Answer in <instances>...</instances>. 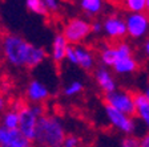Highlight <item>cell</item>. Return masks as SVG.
I'll use <instances>...</instances> for the list:
<instances>
[{"mask_svg":"<svg viewBox=\"0 0 149 147\" xmlns=\"http://www.w3.org/2000/svg\"><path fill=\"white\" fill-rule=\"evenodd\" d=\"M0 50L7 64L17 69H36L47 58V50L43 46L33 45L16 33L1 36Z\"/></svg>","mask_w":149,"mask_h":147,"instance_id":"obj_1","label":"cell"},{"mask_svg":"<svg viewBox=\"0 0 149 147\" xmlns=\"http://www.w3.org/2000/svg\"><path fill=\"white\" fill-rule=\"evenodd\" d=\"M67 131L61 118L45 113L37 121L33 142L37 147H61Z\"/></svg>","mask_w":149,"mask_h":147,"instance_id":"obj_2","label":"cell"},{"mask_svg":"<svg viewBox=\"0 0 149 147\" xmlns=\"http://www.w3.org/2000/svg\"><path fill=\"white\" fill-rule=\"evenodd\" d=\"M19 114V125L17 130L23 134L25 139L33 142L35 133H36L37 121L41 115L47 113V109L44 105H28L27 102L16 101L13 106Z\"/></svg>","mask_w":149,"mask_h":147,"instance_id":"obj_3","label":"cell"},{"mask_svg":"<svg viewBox=\"0 0 149 147\" xmlns=\"http://www.w3.org/2000/svg\"><path fill=\"white\" fill-rule=\"evenodd\" d=\"M61 35L69 45H80L91 36V21L84 17H71L63 27Z\"/></svg>","mask_w":149,"mask_h":147,"instance_id":"obj_4","label":"cell"},{"mask_svg":"<svg viewBox=\"0 0 149 147\" xmlns=\"http://www.w3.org/2000/svg\"><path fill=\"white\" fill-rule=\"evenodd\" d=\"M65 60L73 66H77L83 70H92L96 68V56L88 46L84 45H69L67 49Z\"/></svg>","mask_w":149,"mask_h":147,"instance_id":"obj_5","label":"cell"},{"mask_svg":"<svg viewBox=\"0 0 149 147\" xmlns=\"http://www.w3.org/2000/svg\"><path fill=\"white\" fill-rule=\"evenodd\" d=\"M105 105L111 106L112 109L125 114V115H134V105H133V93L127 90L116 89L115 92L108 93L104 95Z\"/></svg>","mask_w":149,"mask_h":147,"instance_id":"obj_6","label":"cell"},{"mask_svg":"<svg viewBox=\"0 0 149 147\" xmlns=\"http://www.w3.org/2000/svg\"><path fill=\"white\" fill-rule=\"evenodd\" d=\"M104 113H105V117L108 119L109 125L116 129L117 131L123 133L125 135H134L137 129L136 121H134L133 117L125 115V114L120 113V111L112 109L111 106L105 105L104 106Z\"/></svg>","mask_w":149,"mask_h":147,"instance_id":"obj_7","label":"cell"},{"mask_svg":"<svg viewBox=\"0 0 149 147\" xmlns=\"http://www.w3.org/2000/svg\"><path fill=\"white\" fill-rule=\"evenodd\" d=\"M127 36L132 37L134 40H141L148 35L149 20L145 12L141 13H128L124 17Z\"/></svg>","mask_w":149,"mask_h":147,"instance_id":"obj_8","label":"cell"},{"mask_svg":"<svg viewBox=\"0 0 149 147\" xmlns=\"http://www.w3.org/2000/svg\"><path fill=\"white\" fill-rule=\"evenodd\" d=\"M102 33L111 40H123L127 36V28H125L124 17L118 13H111L101 23Z\"/></svg>","mask_w":149,"mask_h":147,"instance_id":"obj_9","label":"cell"},{"mask_svg":"<svg viewBox=\"0 0 149 147\" xmlns=\"http://www.w3.org/2000/svg\"><path fill=\"white\" fill-rule=\"evenodd\" d=\"M51 95L48 86L40 80H31L25 88V97L31 105H44Z\"/></svg>","mask_w":149,"mask_h":147,"instance_id":"obj_10","label":"cell"},{"mask_svg":"<svg viewBox=\"0 0 149 147\" xmlns=\"http://www.w3.org/2000/svg\"><path fill=\"white\" fill-rule=\"evenodd\" d=\"M93 78L95 82L99 86V89L101 90L104 94L115 92L117 89V82H116L113 74L111 73L108 68L105 66H97L93 70Z\"/></svg>","mask_w":149,"mask_h":147,"instance_id":"obj_11","label":"cell"},{"mask_svg":"<svg viewBox=\"0 0 149 147\" xmlns=\"http://www.w3.org/2000/svg\"><path fill=\"white\" fill-rule=\"evenodd\" d=\"M31 142L25 139L17 129H7L0 126V147H25Z\"/></svg>","mask_w":149,"mask_h":147,"instance_id":"obj_12","label":"cell"},{"mask_svg":"<svg viewBox=\"0 0 149 147\" xmlns=\"http://www.w3.org/2000/svg\"><path fill=\"white\" fill-rule=\"evenodd\" d=\"M133 105H134V115L139 117L140 121H143L145 126L149 123V93L137 92L133 93Z\"/></svg>","mask_w":149,"mask_h":147,"instance_id":"obj_13","label":"cell"},{"mask_svg":"<svg viewBox=\"0 0 149 147\" xmlns=\"http://www.w3.org/2000/svg\"><path fill=\"white\" fill-rule=\"evenodd\" d=\"M68 46H69V44L67 43V40L64 39V36L61 33H57L53 37L52 44H51L49 56L55 64H61L63 61H65V56H67Z\"/></svg>","mask_w":149,"mask_h":147,"instance_id":"obj_14","label":"cell"},{"mask_svg":"<svg viewBox=\"0 0 149 147\" xmlns=\"http://www.w3.org/2000/svg\"><path fill=\"white\" fill-rule=\"evenodd\" d=\"M139 66H140V64L137 61V58L134 57V55H132V56H127V57L116 60L115 64L112 65V69L117 74L128 76V74L136 73L139 70Z\"/></svg>","mask_w":149,"mask_h":147,"instance_id":"obj_15","label":"cell"},{"mask_svg":"<svg viewBox=\"0 0 149 147\" xmlns=\"http://www.w3.org/2000/svg\"><path fill=\"white\" fill-rule=\"evenodd\" d=\"M105 6L104 0H80V8L83 11L84 15H87L88 17H95L99 16L102 12Z\"/></svg>","mask_w":149,"mask_h":147,"instance_id":"obj_16","label":"cell"},{"mask_svg":"<svg viewBox=\"0 0 149 147\" xmlns=\"http://www.w3.org/2000/svg\"><path fill=\"white\" fill-rule=\"evenodd\" d=\"M99 58L101 62V66L112 68L116 60V50L115 44H104L99 49Z\"/></svg>","mask_w":149,"mask_h":147,"instance_id":"obj_17","label":"cell"},{"mask_svg":"<svg viewBox=\"0 0 149 147\" xmlns=\"http://www.w3.org/2000/svg\"><path fill=\"white\" fill-rule=\"evenodd\" d=\"M19 125V114L15 107L6 109L0 114V126L7 129H17Z\"/></svg>","mask_w":149,"mask_h":147,"instance_id":"obj_18","label":"cell"},{"mask_svg":"<svg viewBox=\"0 0 149 147\" xmlns=\"http://www.w3.org/2000/svg\"><path fill=\"white\" fill-rule=\"evenodd\" d=\"M123 4L129 13H146V9L149 7V0H123Z\"/></svg>","mask_w":149,"mask_h":147,"instance_id":"obj_19","label":"cell"},{"mask_svg":"<svg viewBox=\"0 0 149 147\" xmlns=\"http://www.w3.org/2000/svg\"><path fill=\"white\" fill-rule=\"evenodd\" d=\"M83 90H84V84L80 80H73L64 86L63 94L68 98H73V97H77L79 94H81Z\"/></svg>","mask_w":149,"mask_h":147,"instance_id":"obj_20","label":"cell"},{"mask_svg":"<svg viewBox=\"0 0 149 147\" xmlns=\"http://www.w3.org/2000/svg\"><path fill=\"white\" fill-rule=\"evenodd\" d=\"M25 7L31 13H35L37 16H48L44 7L43 0H25Z\"/></svg>","mask_w":149,"mask_h":147,"instance_id":"obj_21","label":"cell"},{"mask_svg":"<svg viewBox=\"0 0 149 147\" xmlns=\"http://www.w3.org/2000/svg\"><path fill=\"white\" fill-rule=\"evenodd\" d=\"M43 3L48 15H56L60 11V0H43Z\"/></svg>","mask_w":149,"mask_h":147,"instance_id":"obj_22","label":"cell"},{"mask_svg":"<svg viewBox=\"0 0 149 147\" xmlns=\"http://www.w3.org/2000/svg\"><path fill=\"white\" fill-rule=\"evenodd\" d=\"M81 139L76 134H67L64 141H63L61 147H80Z\"/></svg>","mask_w":149,"mask_h":147,"instance_id":"obj_23","label":"cell"},{"mask_svg":"<svg viewBox=\"0 0 149 147\" xmlns=\"http://www.w3.org/2000/svg\"><path fill=\"white\" fill-rule=\"evenodd\" d=\"M120 147H140V138H137L134 135H125L121 139Z\"/></svg>","mask_w":149,"mask_h":147,"instance_id":"obj_24","label":"cell"},{"mask_svg":"<svg viewBox=\"0 0 149 147\" xmlns=\"http://www.w3.org/2000/svg\"><path fill=\"white\" fill-rule=\"evenodd\" d=\"M102 33V28L100 21H93L91 23V35H100Z\"/></svg>","mask_w":149,"mask_h":147,"instance_id":"obj_25","label":"cell"},{"mask_svg":"<svg viewBox=\"0 0 149 147\" xmlns=\"http://www.w3.org/2000/svg\"><path fill=\"white\" fill-rule=\"evenodd\" d=\"M6 109H7V99H6V97H4L3 92L0 90V114L3 113Z\"/></svg>","mask_w":149,"mask_h":147,"instance_id":"obj_26","label":"cell"},{"mask_svg":"<svg viewBox=\"0 0 149 147\" xmlns=\"http://www.w3.org/2000/svg\"><path fill=\"white\" fill-rule=\"evenodd\" d=\"M140 147H149V137L144 135L140 138Z\"/></svg>","mask_w":149,"mask_h":147,"instance_id":"obj_27","label":"cell"},{"mask_svg":"<svg viewBox=\"0 0 149 147\" xmlns=\"http://www.w3.org/2000/svg\"><path fill=\"white\" fill-rule=\"evenodd\" d=\"M143 50H144V55H145V56L149 55V41H144Z\"/></svg>","mask_w":149,"mask_h":147,"instance_id":"obj_28","label":"cell"},{"mask_svg":"<svg viewBox=\"0 0 149 147\" xmlns=\"http://www.w3.org/2000/svg\"><path fill=\"white\" fill-rule=\"evenodd\" d=\"M25 147H35V146H33V144L31 143V144H28V146H25Z\"/></svg>","mask_w":149,"mask_h":147,"instance_id":"obj_29","label":"cell"}]
</instances>
